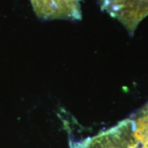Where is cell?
<instances>
[{"mask_svg":"<svg viewBox=\"0 0 148 148\" xmlns=\"http://www.w3.org/2000/svg\"><path fill=\"white\" fill-rule=\"evenodd\" d=\"M101 10L116 18L130 34L148 15V0H97Z\"/></svg>","mask_w":148,"mask_h":148,"instance_id":"1","label":"cell"},{"mask_svg":"<svg viewBox=\"0 0 148 148\" xmlns=\"http://www.w3.org/2000/svg\"><path fill=\"white\" fill-rule=\"evenodd\" d=\"M123 121H124L125 122V123H126V124H127V125H128V126L130 127V128H131V130H132V126H131V125H130V122H129V121H128V120H127V119H125V121H124V120H123ZM133 133V132H132ZM133 135H134V134H133ZM135 140H136V139H135ZM136 143H137V141H136ZM137 148H138V143H137Z\"/></svg>","mask_w":148,"mask_h":148,"instance_id":"2","label":"cell"}]
</instances>
